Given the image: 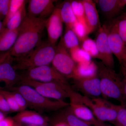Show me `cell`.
I'll list each match as a JSON object with an SVG mask.
<instances>
[{
	"label": "cell",
	"mask_w": 126,
	"mask_h": 126,
	"mask_svg": "<svg viewBox=\"0 0 126 126\" xmlns=\"http://www.w3.org/2000/svg\"><path fill=\"white\" fill-rule=\"evenodd\" d=\"M46 19L32 17L27 14L19 27L16 41L9 51L10 56L14 58L24 56L39 45L41 42Z\"/></svg>",
	"instance_id": "6da1fadb"
},
{
	"label": "cell",
	"mask_w": 126,
	"mask_h": 126,
	"mask_svg": "<svg viewBox=\"0 0 126 126\" xmlns=\"http://www.w3.org/2000/svg\"><path fill=\"white\" fill-rule=\"evenodd\" d=\"M56 46L52 45L48 41H41L24 56L14 58L13 67L16 70L25 71L40 66L49 65L54 58Z\"/></svg>",
	"instance_id": "7a4b0ae2"
},
{
	"label": "cell",
	"mask_w": 126,
	"mask_h": 126,
	"mask_svg": "<svg viewBox=\"0 0 126 126\" xmlns=\"http://www.w3.org/2000/svg\"><path fill=\"white\" fill-rule=\"evenodd\" d=\"M97 64L102 96L106 99L117 100L121 103L122 106H124L126 99L123 91V79L113 69L108 67L101 62Z\"/></svg>",
	"instance_id": "3957f363"
},
{
	"label": "cell",
	"mask_w": 126,
	"mask_h": 126,
	"mask_svg": "<svg viewBox=\"0 0 126 126\" xmlns=\"http://www.w3.org/2000/svg\"><path fill=\"white\" fill-rule=\"evenodd\" d=\"M6 90L20 93L27 102V107L39 112L58 111L69 106V103L64 101L50 100L26 85H16Z\"/></svg>",
	"instance_id": "277c9868"
},
{
	"label": "cell",
	"mask_w": 126,
	"mask_h": 126,
	"mask_svg": "<svg viewBox=\"0 0 126 126\" xmlns=\"http://www.w3.org/2000/svg\"><path fill=\"white\" fill-rule=\"evenodd\" d=\"M18 85L30 86L44 97L57 101H64L69 97V84L57 82H41L31 79H21Z\"/></svg>",
	"instance_id": "5b68a950"
},
{
	"label": "cell",
	"mask_w": 126,
	"mask_h": 126,
	"mask_svg": "<svg viewBox=\"0 0 126 126\" xmlns=\"http://www.w3.org/2000/svg\"><path fill=\"white\" fill-rule=\"evenodd\" d=\"M81 99L99 121L115 123L117 116L116 105L101 97L90 98L81 94Z\"/></svg>",
	"instance_id": "8992f818"
},
{
	"label": "cell",
	"mask_w": 126,
	"mask_h": 126,
	"mask_svg": "<svg viewBox=\"0 0 126 126\" xmlns=\"http://www.w3.org/2000/svg\"><path fill=\"white\" fill-rule=\"evenodd\" d=\"M69 109L72 113L79 119L94 126H104V123L96 118L90 109L83 103L81 94L70 88L69 90Z\"/></svg>",
	"instance_id": "52a82bcc"
},
{
	"label": "cell",
	"mask_w": 126,
	"mask_h": 126,
	"mask_svg": "<svg viewBox=\"0 0 126 126\" xmlns=\"http://www.w3.org/2000/svg\"><path fill=\"white\" fill-rule=\"evenodd\" d=\"M51 64L55 70L66 79H72L77 64L61 39L56 46L55 55Z\"/></svg>",
	"instance_id": "ba28073f"
},
{
	"label": "cell",
	"mask_w": 126,
	"mask_h": 126,
	"mask_svg": "<svg viewBox=\"0 0 126 126\" xmlns=\"http://www.w3.org/2000/svg\"><path fill=\"white\" fill-rule=\"evenodd\" d=\"M21 79L41 82H57L68 84L67 79L49 65H45L25 71Z\"/></svg>",
	"instance_id": "9c48e42d"
},
{
	"label": "cell",
	"mask_w": 126,
	"mask_h": 126,
	"mask_svg": "<svg viewBox=\"0 0 126 126\" xmlns=\"http://www.w3.org/2000/svg\"><path fill=\"white\" fill-rule=\"evenodd\" d=\"M107 25L109 43L111 51L123 69H126V45L118 32L117 20L113 21Z\"/></svg>",
	"instance_id": "30bf717a"
},
{
	"label": "cell",
	"mask_w": 126,
	"mask_h": 126,
	"mask_svg": "<svg viewBox=\"0 0 126 126\" xmlns=\"http://www.w3.org/2000/svg\"><path fill=\"white\" fill-rule=\"evenodd\" d=\"M97 30L95 41L100 55L101 62L108 67L113 69L115 61L109 43L107 24L100 25Z\"/></svg>",
	"instance_id": "8fae6325"
},
{
	"label": "cell",
	"mask_w": 126,
	"mask_h": 126,
	"mask_svg": "<svg viewBox=\"0 0 126 126\" xmlns=\"http://www.w3.org/2000/svg\"><path fill=\"white\" fill-rule=\"evenodd\" d=\"M14 58L10 55L4 63L0 64V88L1 90H7L18 84L21 79V76L17 74L13 66Z\"/></svg>",
	"instance_id": "7c38bea8"
},
{
	"label": "cell",
	"mask_w": 126,
	"mask_h": 126,
	"mask_svg": "<svg viewBox=\"0 0 126 126\" xmlns=\"http://www.w3.org/2000/svg\"><path fill=\"white\" fill-rule=\"evenodd\" d=\"M63 23L59 9L56 7L52 15L46 19L45 24L48 41L52 45L56 46V43L62 35Z\"/></svg>",
	"instance_id": "4fadbf2b"
},
{
	"label": "cell",
	"mask_w": 126,
	"mask_h": 126,
	"mask_svg": "<svg viewBox=\"0 0 126 126\" xmlns=\"http://www.w3.org/2000/svg\"><path fill=\"white\" fill-rule=\"evenodd\" d=\"M73 80L75 87L83 94L82 95L90 98L101 97L100 80L97 75L89 78Z\"/></svg>",
	"instance_id": "5bb4252c"
},
{
	"label": "cell",
	"mask_w": 126,
	"mask_h": 126,
	"mask_svg": "<svg viewBox=\"0 0 126 126\" xmlns=\"http://www.w3.org/2000/svg\"><path fill=\"white\" fill-rule=\"evenodd\" d=\"M53 0H30L29 1L28 15L32 17L47 19L56 8Z\"/></svg>",
	"instance_id": "9a60e30c"
},
{
	"label": "cell",
	"mask_w": 126,
	"mask_h": 126,
	"mask_svg": "<svg viewBox=\"0 0 126 126\" xmlns=\"http://www.w3.org/2000/svg\"><path fill=\"white\" fill-rule=\"evenodd\" d=\"M84 8L85 18L88 34L93 33L99 28L101 25L98 12L94 1L83 0Z\"/></svg>",
	"instance_id": "2e32d148"
},
{
	"label": "cell",
	"mask_w": 126,
	"mask_h": 126,
	"mask_svg": "<svg viewBox=\"0 0 126 126\" xmlns=\"http://www.w3.org/2000/svg\"><path fill=\"white\" fill-rule=\"evenodd\" d=\"M98 5L104 15L107 18H112L126 5V0H97Z\"/></svg>",
	"instance_id": "e0dca14e"
},
{
	"label": "cell",
	"mask_w": 126,
	"mask_h": 126,
	"mask_svg": "<svg viewBox=\"0 0 126 126\" xmlns=\"http://www.w3.org/2000/svg\"><path fill=\"white\" fill-rule=\"evenodd\" d=\"M13 119L16 123L28 124L29 126H46L47 120L38 113L25 110L18 113Z\"/></svg>",
	"instance_id": "ac0fdd59"
},
{
	"label": "cell",
	"mask_w": 126,
	"mask_h": 126,
	"mask_svg": "<svg viewBox=\"0 0 126 126\" xmlns=\"http://www.w3.org/2000/svg\"><path fill=\"white\" fill-rule=\"evenodd\" d=\"M97 64L92 61L77 64L72 79L92 78L97 75Z\"/></svg>",
	"instance_id": "d6986e66"
},
{
	"label": "cell",
	"mask_w": 126,
	"mask_h": 126,
	"mask_svg": "<svg viewBox=\"0 0 126 126\" xmlns=\"http://www.w3.org/2000/svg\"><path fill=\"white\" fill-rule=\"evenodd\" d=\"M19 29L10 30L5 28L0 33V52H8L15 43L19 34Z\"/></svg>",
	"instance_id": "ffe728a7"
},
{
	"label": "cell",
	"mask_w": 126,
	"mask_h": 126,
	"mask_svg": "<svg viewBox=\"0 0 126 126\" xmlns=\"http://www.w3.org/2000/svg\"><path fill=\"white\" fill-rule=\"evenodd\" d=\"M59 8L63 23L66 27L72 29L77 19L72 10L70 1H64Z\"/></svg>",
	"instance_id": "44dd1931"
},
{
	"label": "cell",
	"mask_w": 126,
	"mask_h": 126,
	"mask_svg": "<svg viewBox=\"0 0 126 126\" xmlns=\"http://www.w3.org/2000/svg\"><path fill=\"white\" fill-rule=\"evenodd\" d=\"M26 3L23 5L9 20L5 28L10 30L17 29L19 28L27 15L26 9Z\"/></svg>",
	"instance_id": "7402d4cb"
},
{
	"label": "cell",
	"mask_w": 126,
	"mask_h": 126,
	"mask_svg": "<svg viewBox=\"0 0 126 126\" xmlns=\"http://www.w3.org/2000/svg\"><path fill=\"white\" fill-rule=\"evenodd\" d=\"M61 40L64 47L69 50L80 46L78 38L73 31L69 27H66L65 32Z\"/></svg>",
	"instance_id": "603a6c76"
},
{
	"label": "cell",
	"mask_w": 126,
	"mask_h": 126,
	"mask_svg": "<svg viewBox=\"0 0 126 126\" xmlns=\"http://www.w3.org/2000/svg\"><path fill=\"white\" fill-rule=\"evenodd\" d=\"M80 47L89 55L92 58L100 60L99 51L95 41L89 37L84 39L81 43Z\"/></svg>",
	"instance_id": "cb8c5ba5"
},
{
	"label": "cell",
	"mask_w": 126,
	"mask_h": 126,
	"mask_svg": "<svg viewBox=\"0 0 126 126\" xmlns=\"http://www.w3.org/2000/svg\"><path fill=\"white\" fill-rule=\"evenodd\" d=\"M65 111L62 113V118L60 121L64 122L69 126H92L86 122L79 119L74 115L68 107Z\"/></svg>",
	"instance_id": "d4e9b609"
},
{
	"label": "cell",
	"mask_w": 126,
	"mask_h": 126,
	"mask_svg": "<svg viewBox=\"0 0 126 126\" xmlns=\"http://www.w3.org/2000/svg\"><path fill=\"white\" fill-rule=\"evenodd\" d=\"M69 53L76 64L87 63L92 61V58L80 47H78L69 50Z\"/></svg>",
	"instance_id": "484cf974"
},
{
	"label": "cell",
	"mask_w": 126,
	"mask_h": 126,
	"mask_svg": "<svg viewBox=\"0 0 126 126\" xmlns=\"http://www.w3.org/2000/svg\"><path fill=\"white\" fill-rule=\"evenodd\" d=\"M72 10L77 20L86 24L85 12L83 0H70Z\"/></svg>",
	"instance_id": "4316f807"
},
{
	"label": "cell",
	"mask_w": 126,
	"mask_h": 126,
	"mask_svg": "<svg viewBox=\"0 0 126 126\" xmlns=\"http://www.w3.org/2000/svg\"><path fill=\"white\" fill-rule=\"evenodd\" d=\"M27 1L24 0H10L8 14L2 21L4 27L5 28L9 20L19 11L23 5L27 2Z\"/></svg>",
	"instance_id": "83f0119b"
},
{
	"label": "cell",
	"mask_w": 126,
	"mask_h": 126,
	"mask_svg": "<svg viewBox=\"0 0 126 126\" xmlns=\"http://www.w3.org/2000/svg\"><path fill=\"white\" fill-rule=\"evenodd\" d=\"M72 29L78 38L79 43L88 37V30L86 24L77 20Z\"/></svg>",
	"instance_id": "f1b7e54d"
},
{
	"label": "cell",
	"mask_w": 126,
	"mask_h": 126,
	"mask_svg": "<svg viewBox=\"0 0 126 126\" xmlns=\"http://www.w3.org/2000/svg\"><path fill=\"white\" fill-rule=\"evenodd\" d=\"M0 94L2 95L7 101L12 112H20V108L16 102L10 91L0 90Z\"/></svg>",
	"instance_id": "f546056e"
},
{
	"label": "cell",
	"mask_w": 126,
	"mask_h": 126,
	"mask_svg": "<svg viewBox=\"0 0 126 126\" xmlns=\"http://www.w3.org/2000/svg\"><path fill=\"white\" fill-rule=\"evenodd\" d=\"M117 116L115 124L116 126H126V108L116 105Z\"/></svg>",
	"instance_id": "4dcf8cb0"
},
{
	"label": "cell",
	"mask_w": 126,
	"mask_h": 126,
	"mask_svg": "<svg viewBox=\"0 0 126 126\" xmlns=\"http://www.w3.org/2000/svg\"><path fill=\"white\" fill-rule=\"evenodd\" d=\"M117 24L118 34L126 45V18L117 20Z\"/></svg>",
	"instance_id": "1f68e13d"
},
{
	"label": "cell",
	"mask_w": 126,
	"mask_h": 126,
	"mask_svg": "<svg viewBox=\"0 0 126 126\" xmlns=\"http://www.w3.org/2000/svg\"><path fill=\"white\" fill-rule=\"evenodd\" d=\"M16 102L20 108V111L26 110L27 107V102L23 95L15 91H10Z\"/></svg>",
	"instance_id": "d6a6232c"
},
{
	"label": "cell",
	"mask_w": 126,
	"mask_h": 126,
	"mask_svg": "<svg viewBox=\"0 0 126 126\" xmlns=\"http://www.w3.org/2000/svg\"><path fill=\"white\" fill-rule=\"evenodd\" d=\"M10 0H0V20L3 21L9 11Z\"/></svg>",
	"instance_id": "836d02e7"
},
{
	"label": "cell",
	"mask_w": 126,
	"mask_h": 126,
	"mask_svg": "<svg viewBox=\"0 0 126 126\" xmlns=\"http://www.w3.org/2000/svg\"><path fill=\"white\" fill-rule=\"evenodd\" d=\"M0 111L5 114L12 112L7 101L1 94L0 97Z\"/></svg>",
	"instance_id": "e575fe53"
},
{
	"label": "cell",
	"mask_w": 126,
	"mask_h": 126,
	"mask_svg": "<svg viewBox=\"0 0 126 126\" xmlns=\"http://www.w3.org/2000/svg\"><path fill=\"white\" fill-rule=\"evenodd\" d=\"M16 123L13 118H5L0 121V126H15Z\"/></svg>",
	"instance_id": "d590c367"
},
{
	"label": "cell",
	"mask_w": 126,
	"mask_h": 126,
	"mask_svg": "<svg viewBox=\"0 0 126 126\" xmlns=\"http://www.w3.org/2000/svg\"><path fill=\"white\" fill-rule=\"evenodd\" d=\"M10 55L9 51L0 52V64L5 61Z\"/></svg>",
	"instance_id": "8d00e7d4"
},
{
	"label": "cell",
	"mask_w": 126,
	"mask_h": 126,
	"mask_svg": "<svg viewBox=\"0 0 126 126\" xmlns=\"http://www.w3.org/2000/svg\"><path fill=\"white\" fill-rule=\"evenodd\" d=\"M123 73L124 76V79H123V91L125 98L126 99V73Z\"/></svg>",
	"instance_id": "74e56055"
},
{
	"label": "cell",
	"mask_w": 126,
	"mask_h": 126,
	"mask_svg": "<svg viewBox=\"0 0 126 126\" xmlns=\"http://www.w3.org/2000/svg\"><path fill=\"white\" fill-rule=\"evenodd\" d=\"M54 126H69L65 123L63 122L59 121L56 123Z\"/></svg>",
	"instance_id": "f35d334b"
},
{
	"label": "cell",
	"mask_w": 126,
	"mask_h": 126,
	"mask_svg": "<svg viewBox=\"0 0 126 126\" xmlns=\"http://www.w3.org/2000/svg\"><path fill=\"white\" fill-rule=\"evenodd\" d=\"M5 118V113L0 111V121L2 120Z\"/></svg>",
	"instance_id": "ab89813d"
},
{
	"label": "cell",
	"mask_w": 126,
	"mask_h": 126,
	"mask_svg": "<svg viewBox=\"0 0 126 126\" xmlns=\"http://www.w3.org/2000/svg\"><path fill=\"white\" fill-rule=\"evenodd\" d=\"M5 27H4L3 26V23H2V21L0 20V33L4 29Z\"/></svg>",
	"instance_id": "60d3db41"
},
{
	"label": "cell",
	"mask_w": 126,
	"mask_h": 126,
	"mask_svg": "<svg viewBox=\"0 0 126 126\" xmlns=\"http://www.w3.org/2000/svg\"><path fill=\"white\" fill-rule=\"evenodd\" d=\"M123 73H126V69H123Z\"/></svg>",
	"instance_id": "b9f144b4"
},
{
	"label": "cell",
	"mask_w": 126,
	"mask_h": 126,
	"mask_svg": "<svg viewBox=\"0 0 126 126\" xmlns=\"http://www.w3.org/2000/svg\"><path fill=\"white\" fill-rule=\"evenodd\" d=\"M45 126V125H44V126Z\"/></svg>",
	"instance_id": "7bdbcfd3"
},
{
	"label": "cell",
	"mask_w": 126,
	"mask_h": 126,
	"mask_svg": "<svg viewBox=\"0 0 126 126\" xmlns=\"http://www.w3.org/2000/svg\"><path fill=\"white\" fill-rule=\"evenodd\" d=\"M15 126H16V125H15Z\"/></svg>",
	"instance_id": "ee69618b"
},
{
	"label": "cell",
	"mask_w": 126,
	"mask_h": 126,
	"mask_svg": "<svg viewBox=\"0 0 126 126\" xmlns=\"http://www.w3.org/2000/svg\"><path fill=\"white\" fill-rule=\"evenodd\" d=\"M106 126V125H105V126Z\"/></svg>",
	"instance_id": "f6af8a7d"
},
{
	"label": "cell",
	"mask_w": 126,
	"mask_h": 126,
	"mask_svg": "<svg viewBox=\"0 0 126 126\" xmlns=\"http://www.w3.org/2000/svg\"></svg>",
	"instance_id": "bcb514c9"
}]
</instances>
